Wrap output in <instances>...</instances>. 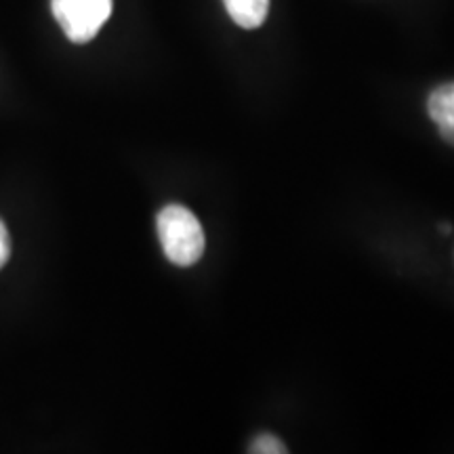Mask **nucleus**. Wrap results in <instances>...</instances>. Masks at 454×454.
<instances>
[{
	"instance_id": "nucleus-2",
	"label": "nucleus",
	"mask_w": 454,
	"mask_h": 454,
	"mask_svg": "<svg viewBox=\"0 0 454 454\" xmlns=\"http://www.w3.org/2000/svg\"><path fill=\"white\" fill-rule=\"evenodd\" d=\"M57 24L72 43L93 41L112 15V0H51Z\"/></svg>"
},
{
	"instance_id": "nucleus-8",
	"label": "nucleus",
	"mask_w": 454,
	"mask_h": 454,
	"mask_svg": "<svg viewBox=\"0 0 454 454\" xmlns=\"http://www.w3.org/2000/svg\"><path fill=\"white\" fill-rule=\"evenodd\" d=\"M442 231H444V234H450V225H448V223L442 225Z\"/></svg>"
},
{
	"instance_id": "nucleus-5",
	"label": "nucleus",
	"mask_w": 454,
	"mask_h": 454,
	"mask_svg": "<svg viewBox=\"0 0 454 454\" xmlns=\"http://www.w3.org/2000/svg\"><path fill=\"white\" fill-rule=\"evenodd\" d=\"M248 452H257V454H284L288 452V448L282 444L276 435L271 434H261L251 442V448Z\"/></svg>"
},
{
	"instance_id": "nucleus-7",
	"label": "nucleus",
	"mask_w": 454,
	"mask_h": 454,
	"mask_svg": "<svg viewBox=\"0 0 454 454\" xmlns=\"http://www.w3.org/2000/svg\"><path fill=\"white\" fill-rule=\"evenodd\" d=\"M440 135L444 137L446 144H450L454 147V122H446V124H440L438 127Z\"/></svg>"
},
{
	"instance_id": "nucleus-1",
	"label": "nucleus",
	"mask_w": 454,
	"mask_h": 454,
	"mask_svg": "<svg viewBox=\"0 0 454 454\" xmlns=\"http://www.w3.org/2000/svg\"><path fill=\"white\" fill-rule=\"evenodd\" d=\"M158 238L170 263L190 268L200 261L204 253V231L200 221L190 208L181 204H168L158 213Z\"/></svg>"
},
{
	"instance_id": "nucleus-6",
	"label": "nucleus",
	"mask_w": 454,
	"mask_h": 454,
	"mask_svg": "<svg viewBox=\"0 0 454 454\" xmlns=\"http://www.w3.org/2000/svg\"><path fill=\"white\" fill-rule=\"evenodd\" d=\"M11 257V238L7 227H4L3 221H0V270L7 265V261Z\"/></svg>"
},
{
	"instance_id": "nucleus-4",
	"label": "nucleus",
	"mask_w": 454,
	"mask_h": 454,
	"mask_svg": "<svg viewBox=\"0 0 454 454\" xmlns=\"http://www.w3.org/2000/svg\"><path fill=\"white\" fill-rule=\"evenodd\" d=\"M429 118L435 124L454 122V82L442 84V87L431 90L427 99Z\"/></svg>"
},
{
	"instance_id": "nucleus-3",
	"label": "nucleus",
	"mask_w": 454,
	"mask_h": 454,
	"mask_svg": "<svg viewBox=\"0 0 454 454\" xmlns=\"http://www.w3.org/2000/svg\"><path fill=\"white\" fill-rule=\"evenodd\" d=\"M223 4L234 24L244 30L259 27L270 11V0H223Z\"/></svg>"
}]
</instances>
